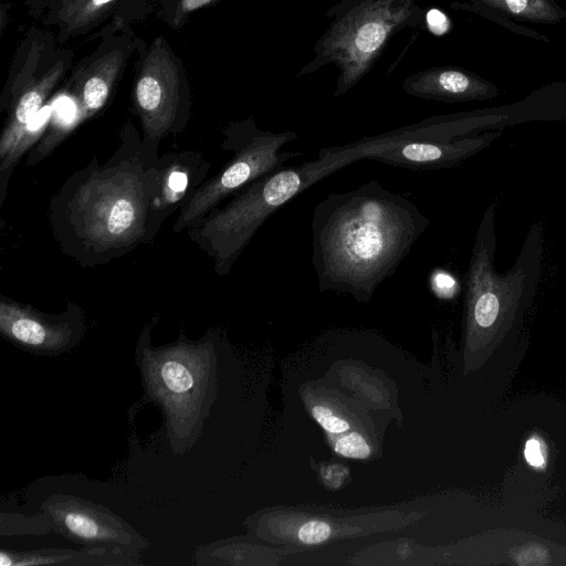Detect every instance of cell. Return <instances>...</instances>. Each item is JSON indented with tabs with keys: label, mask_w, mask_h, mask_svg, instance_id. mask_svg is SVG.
<instances>
[{
	"label": "cell",
	"mask_w": 566,
	"mask_h": 566,
	"mask_svg": "<svg viewBox=\"0 0 566 566\" xmlns=\"http://www.w3.org/2000/svg\"><path fill=\"white\" fill-rule=\"evenodd\" d=\"M430 220L403 195L368 180L331 192L312 216V264L319 292L367 303L428 229Z\"/></svg>",
	"instance_id": "obj_1"
},
{
	"label": "cell",
	"mask_w": 566,
	"mask_h": 566,
	"mask_svg": "<svg viewBox=\"0 0 566 566\" xmlns=\"http://www.w3.org/2000/svg\"><path fill=\"white\" fill-rule=\"evenodd\" d=\"M145 375L151 392L166 406L177 429L184 420H196L207 385V357L202 347L178 345L149 352Z\"/></svg>",
	"instance_id": "obj_5"
},
{
	"label": "cell",
	"mask_w": 566,
	"mask_h": 566,
	"mask_svg": "<svg viewBox=\"0 0 566 566\" xmlns=\"http://www.w3.org/2000/svg\"><path fill=\"white\" fill-rule=\"evenodd\" d=\"M54 528L71 539L94 547L130 549L140 539L124 523L97 505L82 500L56 496L44 504Z\"/></svg>",
	"instance_id": "obj_8"
},
{
	"label": "cell",
	"mask_w": 566,
	"mask_h": 566,
	"mask_svg": "<svg viewBox=\"0 0 566 566\" xmlns=\"http://www.w3.org/2000/svg\"><path fill=\"white\" fill-rule=\"evenodd\" d=\"M413 95L441 102L485 101L499 96L491 82L459 69H440L413 78L407 85Z\"/></svg>",
	"instance_id": "obj_10"
},
{
	"label": "cell",
	"mask_w": 566,
	"mask_h": 566,
	"mask_svg": "<svg viewBox=\"0 0 566 566\" xmlns=\"http://www.w3.org/2000/svg\"><path fill=\"white\" fill-rule=\"evenodd\" d=\"M129 554L119 548L92 547L75 551H36L27 553H12L2 551L0 554L1 566L14 565H49V564H116L109 558H125Z\"/></svg>",
	"instance_id": "obj_12"
},
{
	"label": "cell",
	"mask_w": 566,
	"mask_h": 566,
	"mask_svg": "<svg viewBox=\"0 0 566 566\" xmlns=\"http://www.w3.org/2000/svg\"><path fill=\"white\" fill-rule=\"evenodd\" d=\"M524 455L531 465L539 467L544 463V452L542 444L536 439H531L526 442Z\"/></svg>",
	"instance_id": "obj_19"
},
{
	"label": "cell",
	"mask_w": 566,
	"mask_h": 566,
	"mask_svg": "<svg viewBox=\"0 0 566 566\" xmlns=\"http://www.w3.org/2000/svg\"><path fill=\"white\" fill-rule=\"evenodd\" d=\"M211 1L212 0H182L181 4L185 11H192L210 3Z\"/></svg>",
	"instance_id": "obj_20"
},
{
	"label": "cell",
	"mask_w": 566,
	"mask_h": 566,
	"mask_svg": "<svg viewBox=\"0 0 566 566\" xmlns=\"http://www.w3.org/2000/svg\"><path fill=\"white\" fill-rule=\"evenodd\" d=\"M311 412L315 421L329 434L337 436L350 429V423L327 405L316 403Z\"/></svg>",
	"instance_id": "obj_15"
},
{
	"label": "cell",
	"mask_w": 566,
	"mask_h": 566,
	"mask_svg": "<svg viewBox=\"0 0 566 566\" xmlns=\"http://www.w3.org/2000/svg\"><path fill=\"white\" fill-rule=\"evenodd\" d=\"M332 446L335 453L348 459L363 460L371 453L370 443L357 431L337 434L333 439Z\"/></svg>",
	"instance_id": "obj_13"
},
{
	"label": "cell",
	"mask_w": 566,
	"mask_h": 566,
	"mask_svg": "<svg viewBox=\"0 0 566 566\" xmlns=\"http://www.w3.org/2000/svg\"><path fill=\"white\" fill-rule=\"evenodd\" d=\"M394 9V2L389 0L365 3L335 30L328 51L345 73L338 94L360 76L394 28L402 21V8Z\"/></svg>",
	"instance_id": "obj_6"
},
{
	"label": "cell",
	"mask_w": 566,
	"mask_h": 566,
	"mask_svg": "<svg viewBox=\"0 0 566 566\" xmlns=\"http://www.w3.org/2000/svg\"><path fill=\"white\" fill-rule=\"evenodd\" d=\"M500 136L501 130H491L449 142H401L371 149L365 159L412 170L451 168L488 148Z\"/></svg>",
	"instance_id": "obj_9"
},
{
	"label": "cell",
	"mask_w": 566,
	"mask_h": 566,
	"mask_svg": "<svg viewBox=\"0 0 566 566\" xmlns=\"http://www.w3.org/2000/svg\"><path fill=\"white\" fill-rule=\"evenodd\" d=\"M142 146L129 150L123 144L105 165L90 164L55 198L64 202L54 208L62 213L54 218L60 241L71 239L70 253H90L87 264L149 240L174 211L164 193L165 163H151Z\"/></svg>",
	"instance_id": "obj_2"
},
{
	"label": "cell",
	"mask_w": 566,
	"mask_h": 566,
	"mask_svg": "<svg viewBox=\"0 0 566 566\" xmlns=\"http://www.w3.org/2000/svg\"><path fill=\"white\" fill-rule=\"evenodd\" d=\"M296 138L295 132L261 130L253 123L230 135L223 147L232 149L234 155L216 176L198 187L187 199L174 226V232L198 224L228 196L235 195L252 181L302 156V151H282L285 145Z\"/></svg>",
	"instance_id": "obj_4"
},
{
	"label": "cell",
	"mask_w": 566,
	"mask_h": 566,
	"mask_svg": "<svg viewBox=\"0 0 566 566\" xmlns=\"http://www.w3.org/2000/svg\"><path fill=\"white\" fill-rule=\"evenodd\" d=\"M428 29L437 34L442 35L449 29L448 17L438 9H431L426 15Z\"/></svg>",
	"instance_id": "obj_17"
},
{
	"label": "cell",
	"mask_w": 566,
	"mask_h": 566,
	"mask_svg": "<svg viewBox=\"0 0 566 566\" xmlns=\"http://www.w3.org/2000/svg\"><path fill=\"white\" fill-rule=\"evenodd\" d=\"M108 86L97 76L88 78L83 87V104L87 112L98 111L106 102Z\"/></svg>",
	"instance_id": "obj_16"
},
{
	"label": "cell",
	"mask_w": 566,
	"mask_h": 566,
	"mask_svg": "<svg viewBox=\"0 0 566 566\" xmlns=\"http://www.w3.org/2000/svg\"><path fill=\"white\" fill-rule=\"evenodd\" d=\"M80 310L74 305L62 316L53 317L1 297L0 331L17 346L36 354H60L75 345L82 335Z\"/></svg>",
	"instance_id": "obj_7"
},
{
	"label": "cell",
	"mask_w": 566,
	"mask_h": 566,
	"mask_svg": "<svg viewBox=\"0 0 566 566\" xmlns=\"http://www.w3.org/2000/svg\"><path fill=\"white\" fill-rule=\"evenodd\" d=\"M479 12L515 33L548 42L530 29H522L516 21L556 24L566 18L555 0H472Z\"/></svg>",
	"instance_id": "obj_11"
},
{
	"label": "cell",
	"mask_w": 566,
	"mask_h": 566,
	"mask_svg": "<svg viewBox=\"0 0 566 566\" xmlns=\"http://www.w3.org/2000/svg\"><path fill=\"white\" fill-rule=\"evenodd\" d=\"M332 534V525L319 520L304 521L294 532L295 539L305 545L321 544L327 541Z\"/></svg>",
	"instance_id": "obj_14"
},
{
	"label": "cell",
	"mask_w": 566,
	"mask_h": 566,
	"mask_svg": "<svg viewBox=\"0 0 566 566\" xmlns=\"http://www.w3.org/2000/svg\"><path fill=\"white\" fill-rule=\"evenodd\" d=\"M321 475L323 481L329 485V486H339L344 479L347 475L346 468L338 465V464H332L322 468Z\"/></svg>",
	"instance_id": "obj_18"
},
{
	"label": "cell",
	"mask_w": 566,
	"mask_h": 566,
	"mask_svg": "<svg viewBox=\"0 0 566 566\" xmlns=\"http://www.w3.org/2000/svg\"><path fill=\"white\" fill-rule=\"evenodd\" d=\"M111 1H113V0H92V3L96 7H99V6L106 4Z\"/></svg>",
	"instance_id": "obj_21"
},
{
	"label": "cell",
	"mask_w": 566,
	"mask_h": 566,
	"mask_svg": "<svg viewBox=\"0 0 566 566\" xmlns=\"http://www.w3.org/2000/svg\"><path fill=\"white\" fill-rule=\"evenodd\" d=\"M353 143L323 147L314 160L283 167L238 191L221 209L211 210L188 231L214 261V271L227 275L263 223L291 199L338 169L361 160Z\"/></svg>",
	"instance_id": "obj_3"
}]
</instances>
